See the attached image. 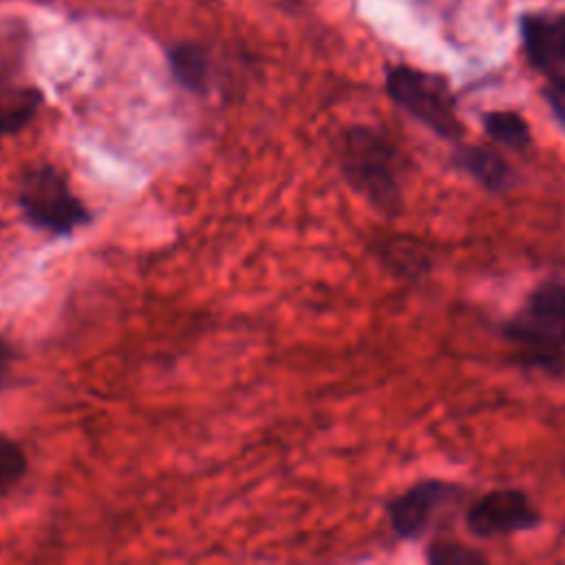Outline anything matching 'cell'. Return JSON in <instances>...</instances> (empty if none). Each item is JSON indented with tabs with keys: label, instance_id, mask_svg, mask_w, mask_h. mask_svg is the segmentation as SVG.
I'll return each mask as SVG.
<instances>
[{
	"label": "cell",
	"instance_id": "obj_6",
	"mask_svg": "<svg viewBox=\"0 0 565 565\" xmlns=\"http://www.w3.org/2000/svg\"><path fill=\"white\" fill-rule=\"evenodd\" d=\"M541 523V514L523 490L503 488L483 494L466 514V525L475 536L490 539L525 532Z\"/></svg>",
	"mask_w": 565,
	"mask_h": 565
},
{
	"label": "cell",
	"instance_id": "obj_14",
	"mask_svg": "<svg viewBox=\"0 0 565 565\" xmlns=\"http://www.w3.org/2000/svg\"><path fill=\"white\" fill-rule=\"evenodd\" d=\"M545 97L558 117V121L565 126V77L563 79H550L545 88Z\"/></svg>",
	"mask_w": 565,
	"mask_h": 565
},
{
	"label": "cell",
	"instance_id": "obj_12",
	"mask_svg": "<svg viewBox=\"0 0 565 565\" xmlns=\"http://www.w3.org/2000/svg\"><path fill=\"white\" fill-rule=\"evenodd\" d=\"M26 470L29 459L24 448L9 435L0 433V497L9 494L24 479Z\"/></svg>",
	"mask_w": 565,
	"mask_h": 565
},
{
	"label": "cell",
	"instance_id": "obj_8",
	"mask_svg": "<svg viewBox=\"0 0 565 565\" xmlns=\"http://www.w3.org/2000/svg\"><path fill=\"white\" fill-rule=\"evenodd\" d=\"M452 161L457 168L468 172L475 181H479L490 192H503L510 185L512 170L508 161L490 148L459 146V150H455L452 154Z\"/></svg>",
	"mask_w": 565,
	"mask_h": 565
},
{
	"label": "cell",
	"instance_id": "obj_10",
	"mask_svg": "<svg viewBox=\"0 0 565 565\" xmlns=\"http://www.w3.org/2000/svg\"><path fill=\"white\" fill-rule=\"evenodd\" d=\"M172 77L190 93H205L210 84V62L205 51L192 42H179L168 49Z\"/></svg>",
	"mask_w": 565,
	"mask_h": 565
},
{
	"label": "cell",
	"instance_id": "obj_2",
	"mask_svg": "<svg viewBox=\"0 0 565 565\" xmlns=\"http://www.w3.org/2000/svg\"><path fill=\"white\" fill-rule=\"evenodd\" d=\"M18 205L31 227L53 236H68L93 221V212L71 190L66 172L49 161L24 170L18 185Z\"/></svg>",
	"mask_w": 565,
	"mask_h": 565
},
{
	"label": "cell",
	"instance_id": "obj_4",
	"mask_svg": "<svg viewBox=\"0 0 565 565\" xmlns=\"http://www.w3.org/2000/svg\"><path fill=\"white\" fill-rule=\"evenodd\" d=\"M388 97L437 137L457 141L463 124L446 77L411 66H391L386 73Z\"/></svg>",
	"mask_w": 565,
	"mask_h": 565
},
{
	"label": "cell",
	"instance_id": "obj_3",
	"mask_svg": "<svg viewBox=\"0 0 565 565\" xmlns=\"http://www.w3.org/2000/svg\"><path fill=\"white\" fill-rule=\"evenodd\" d=\"M508 340L521 347L530 364L563 366L565 355V280H552L532 291L505 324Z\"/></svg>",
	"mask_w": 565,
	"mask_h": 565
},
{
	"label": "cell",
	"instance_id": "obj_1",
	"mask_svg": "<svg viewBox=\"0 0 565 565\" xmlns=\"http://www.w3.org/2000/svg\"><path fill=\"white\" fill-rule=\"evenodd\" d=\"M340 170L347 183L382 214H399L404 207V157L382 130L353 126L340 141Z\"/></svg>",
	"mask_w": 565,
	"mask_h": 565
},
{
	"label": "cell",
	"instance_id": "obj_9",
	"mask_svg": "<svg viewBox=\"0 0 565 565\" xmlns=\"http://www.w3.org/2000/svg\"><path fill=\"white\" fill-rule=\"evenodd\" d=\"M44 95L35 86L0 84V137L24 130L38 115Z\"/></svg>",
	"mask_w": 565,
	"mask_h": 565
},
{
	"label": "cell",
	"instance_id": "obj_11",
	"mask_svg": "<svg viewBox=\"0 0 565 565\" xmlns=\"http://www.w3.org/2000/svg\"><path fill=\"white\" fill-rule=\"evenodd\" d=\"M483 130L488 137L512 150H527L532 132L527 121L514 110H490L483 115Z\"/></svg>",
	"mask_w": 565,
	"mask_h": 565
},
{
	"label": "cell",
	"instance_id": "obj_15",
	"mask_svg": "<svg viewBox=\"0 0 565 565\" xmlns=\"http://www.w3.org/2000/svg\"><path fill=\"white\" fill-rule=\"evenodd\" d=\"M13 358H15V351L13 347L9 344V340H4L0 335V391L4 388L7 384V377L11 373V366H13Z\"/></svg>",
	"mask_w": 565,
	"mask_h": 565
},
{
	"label": "cell",
	"instance_id": "obj_5",
	"mask_svg": "<svg viewBox=\"0 0 565 565\" xmlns=\"http://www.w3.org/2000/svg\"><path fill=\"white\" fill-rule=\"evenodd\" d=\"M459 492V486L439 479H426L411 486L408 490H404L402 494L386 503V514L393 534L406 541L419 539L422 534H426L437 512L444 510L450 501H455Z\"/></svg>",
	"mask_w": 565,
	"mask_h": 565
},
{
	"label": "cell",
	"instance_id": "obj_7",
	"mask_svg": "<svg viewBox=\"0 0 565 565\" xmlns=\"http://www.w3.org/2000/svg\"><path fill=\"white\" fill-rule=\"evenodd\" d=\"M521 38L530 64L547 79L565 77V13H525Z\"/></svg>",
	"mask_w": 565,
	"mask_h": 565
},
{
	"label": "cell",
	"instance_id": "obj_13",
	"mask_svg": "<svg viewBox=\"0 0 565 565\" xmlns=\"http://www.w3.org/2000/svg\"><path fill=\"white\" fill-rule=\"evenodd\" d=\"M426 561L433 565H483L488 558L472 547L455 541H435L426 552Z\"/></svg>",
	"mask_w": 565,
	"mask_h": 565
}]
</instances>
